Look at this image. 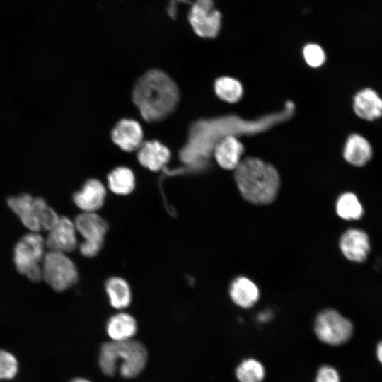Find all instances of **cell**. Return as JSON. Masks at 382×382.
<instances>
[{
	"instance_id": "ffe728a7",
	"label": "cell",
	"mask_w": 382,
	"mask_h": 382,
	"mask_svg": "<svg viewBox=\"0 0 382 382\" xmlns=\"http://www.w3.org/2000/svg\"><path fill=\"white\" fill-rule=\"evenodd\" d=\"M110 303L117 309L127 308L131 303V291L127 282L120 277H112L105 284Z\"/></svg>"
},
{
	"instance_id": "d4e9b609",
	"label": "cell",
	"mask_w": 382,
	"mask_h": 382,
	"mask_svg": "<svg viewBox=\"0 0 382 382\" xmlns=\"http://www.w3.org/2000/svg\"><path fill=\"white\" fill-rule=\"evenodd\" d=\"M18 371V362L11 352L0 349V381L13 379Z\"/></svg>"
},
{
	"instance_id": "83f0119b",
	"label": "cell",
	"mask_w": 382,
	"mask_h": 382,
	"mask_svg": "<svg viewBox=\"0 0 382 382\" xmlns=\"http://www.w3.org/2000/svg\"><path fill=\"white\" fill-rule=\"evenodd\" d=\"M103 241H83L79 246L81 253L86 257L96 256L102 248Z\"/></svg>"
},
{
	"instance_id": "5bb4252c",
	"label": "cell",
	"mask_w": 382,
	"mask_h": 382,
	"mask_svg": "<svg viewBox=\"0 0 382 382\" xmlns=\"http://www.w3.org/2000/svg\"><path fill=\"white\" fill-rule=\"evenodd\" d=\"M232 301L242 308L253 306L260 299V289L249 278L239 276L233 279L229 286Z\"/></svg>"
},
{
	"instance_id": "484cf974",
	"label": "cell",
	"mask_w": 382,
	"mask_h": 382,
	"mask_svg": "<svg viewBox=\"0 0 382 382\" xmlns=\"http://www.w3.org/2000/svg\"><path fill=\"white\" fill-rule=\"evenodd\" d=\"M303 57L307 64L312 67L322 65L325 60L323 50L318 45L308 44L303 48Z\"/></svg>"
},
{
	"instance_id": "9c48e42d",
	"label": "cell",
	"mask_w": 382,
	"mask_h": 382,
	"mask_svg": "<svg viewBox=\"0 0 382 382\" xmlns=\"http://www.w3.org/2000/svg\"><path fill=\"white\" fill-rule=\"evenodd\" d=\"M45 245L49 250L66 253L77 245L76 230L74 221L64 216L48 231Z\"/></svg>"
},
{
	"instance_id": "9a60e30c",
	"label": "cell",
	"mask_w": 382,
	"mask_h": 382,
	"mask_svg": "<svg viewBox=\"0 0 382 382\" xmlns=\"http://www.w3.org/2000/svg\"><path fill=\"white\" fill-rule=\"evenodd\" d=\"M170 157L169 149L158 141L142 143L137 154L139 163L151 171L162 169L168 162Z\"/></svg>"
},
{
	"instance_id": "8992f818",
	"label": "cell",
	"mask_w": 382,
	"mask_h": 382,
	"mask_svg": "<svg viewBox=\"0 0 382 382\" xmlns=\"http://www.w3.org/2000/svg\"><path fill=\"white\" fill-rule=\"evenodd\" d=\"M42 279L54 291H63L77 282L78 272L66 253L49 250L42 263Z\"/></svg>"
},
{
	"instance_id": "ba28073f",
	"label": "cell",
	"mask_w": 382,
	"mask_h": 382,
	"mask_svg": "<svg viewBox=\"0 0 382 382\" xmlns=\"http://www.w3.org/2000/svg\"><path fill=\"white\" fill-rule=\"evenodd\" d=\"M195 33L202 37H215L221 28V14L213 0H195L188 15Z\"/></svg>"
},
{
	"instance_id": "e0dca14e",
	"label": "cell",
	"mask_w": 382,
	"mask_h": 382,
	"mask_svg": "<svg viewBox=\"0 0 382 382\" xmlns=\"http://www.w3.org/2000/svg\"><path fill=\"white\" fill-rule=\"evenodd\" d=\"M243 151L242 144L233 136L221 139L215 146L214 156L218 164L226 170L236 169Z\"/></svg>"
},
{
	"instance_id": "d6986e66",
	"label": "cell",
	"mask_w": 382,
	"mask_h": 382,
	"mask_svg": "<svg viewBox=\"0 0 382 382\" xmlns=\"http://www.w3.org/2000/svg\"><path fill=\"white\" fill-rule=\"evenodd\" d=\"M106 329L112 341H126L131 340L136 334L137 325L131 315L120 313L109 319Z\"/></svg>"
},
{
	"instance_id": "603a6c76",
	"label": "cell",
	"mask_w": 382,
	"mask_h": 382,
	"mask_svg": "<svg viewBox=\"0 0 382 382\" xmlns=\"http://www.w3.org/2000/svg\"><path fill=\"white\" fill-rule=\"evenodd\" d=\"M265 376L263 365L255 359L243 360L236 370L239 382H262Z\"/></svg>"
},
{
	"instance_id": "30bf717a",
	"label": "cell",
	"mask_w": 382,
	"mask_h": 382,
	"mask_svg": "<svg viewBox=\"0 0 382 382\" xmlns=\"http://www.w3.org/2000/svg\"><path fill=\"white\" fill-rule=\"evenodd\" d=\"M368 234L359 228H349L340 238V248L343 255L355 262L365 261L370 252Z\"/></svg>"
},
{
	"instance_id": "2e32d148",
	"label": "cell",
	"mask_w": 382,
	"mask_h": 382,
	"mask_svg": "<svg viewBox=\"0 0 382 382\" xmlns=\"http://www.w3.org/2000/svg\"><path fill=\"white\" fill-rule=\"evenodd\" d=\"M74 223L84 241H104L108 223L96 213L83 212L76 217Z\"/></svg>"
},
{
	"instance_id": "4316f807",
	"label": "cell",
	"mask_w": 382,
	"mask_h": 382,
	"mask_svg": "<svg viewBox=\"0 0 382 382\" xmlns=\"http://www.w3.org/2000/svg\"><path fill=\"white\" fill-rule=\"evenodd\" d=\"M315 382H340V378L335 368L325 365L318 370Z\"/></svg>"
},
{
	"instance_id": "ac0fdd59",
	"label": "cell",
	"mask_w": 382,
	"mask_h": 382,
	"mask_svg": "<svg viewBox=\"0 0 382 382\" xmlns=\"http://www.w3.org/2000/svg\"><path fill=\"white\" fill-rule=\"evenodd\" d=\"M373 149L369 141L359 134H352L347 139L343 156L349 163L361 167L372 158Z\"/></svg>"
},
{
	"instance_id": "7a4b0ae2",
	"label": "cell",
	"mask_w": 382,
	"mask_h": 382,
	"mask_svg": "<svg viewBox=\"0 0 382 382\" xmlns=\"http://www.w3.org/2000/svg\"><path fill=\"white\" fill-rule=\"evenodd\" d=\"M235 180L241 196L253 204H269L277 195L280 180L276 169L256 158H246L235 169Z\"/></svg>"
},
{
	"instance_id": "44dd1931",
	"label": "cell",
	"mask_w": 382,
	"mask_h": 382,
	"mask_svg": "<svg viewBox=\"0 0 382 382\" xmlns=\"http://www.w3.org/2000/svg\"><path fill=\"white\" fill-rule=\"evenodd\" d=\"M339 217L347 221L358 220L364 214V208L357 196L352 192H345L339 196L335 204Z\"/></svg>"
},
{
	"instance_id": "cb8c5ba5",
	"label": "cell",
	"mask_w": 382,
	"mask_h": 382,
	"mask_svg": "<svg viewBox=\"0 0 382 382\" xmlns=\"http://www.w3.org/2000/svg\"><path fill=\"white\" fill-rule=\"evenodd\" d=\"M215 91L221 100L228 103H236L242 96L243 88L236 79L224 76L216 81Z\"/></svg>"
},
{
	"instance_id": "7402d4cb",
	"label": "cell",
	"mask_w": 382,
	"mask_h": 382,
	"mask_svg": "<svg viewBox=\"0 0 382 382\" xmlns=\"http://www.w3.org/2000/svg\"><path fill=\"white\" fill-rule=\"evenodd\" d=\"M108 180L110 190L117 195H128L135 186L134 173L126 167H118L113 170L108 175Z\"/></svg>"
},
{
	"instance_id": "4fadbf2b",
	"label": "cell",
	"mask_w": 382,
	"mask_h": 382,
	"mask_svg": "<svg viewBox=\"0 0 382 382\" xmlns=\"http://www.w3.org/2000/svg\"><path fill=\"white\" fill-rule=\"evenodd\" d=\"M353 109L355 114L362 120H377L382 116V98L374 89H361L354 97Z\"/></svg>"
},
{
	"instance_id": "3957f363",
	"label": "cell",
	"mask_w": 382,
	"mask_h": 382,
	"mask_svg": "<svg viewBox=\"0 0 382 382\" xmlns=\"http://www.w3.org/2000/svg\"><path fill=\"white\" fill-rule=\"evenodd\" d=\"M119 361L121 376L127 378L135 377L146 365L147 351L142 343L132 340L104 343L99 356L103 373L109 376L114 375Z\"/></svg>"
},
{
	"instance_id": "5b68a950",
	"label": "cell",
	"mask_w": 382,
	"mask_h": 382,
	"mask_svg": "<svg viewBox=\"0 0 382 382\" xmlns=\"http://www.w3.org/2000/svg\"><path fill=\"white\" fill-rule=\"evenodd\" d=\"M45 240L37 232L24 235L13 250V261L17 270L30 280L42 279V263L45 255Z\"/></svg>"
},
{
	"instance_id": "52a82bcc",
	"label": "cell",
	"mask_w": 382,
	"mask_h": 382,
	"mask_svg": "<svg viewBox=\"0 0 382 382\" xmlns=\"http://www.w3.org/2000/svg\"><path fill=\"white\" fill-rule=\"evenodd\" d=\"M313 328L319 340L332 346L347 342L353 333L351 321L332 308L324 309L317 314Z\"/></svg>"
},
{
	"instance_id": "1f68e13d",
	"label": "cell",
	"mask_w": 382,
	"mask_h": 382,
	"mask_svg": "<svg viewBox=\"0 0 382 382\" xmlns=\"http://www.w3.org/2000/svg\"><path fill=\"white\" fill-rule=\"evenodd\" d=\"M70 382H91V381H89L88 380H86L85 378H75V379L72 380Z\"/></svg>"
},
{
	"instance_id": "8fae6325",
	"label": "cell",
	"mask_w": 382,
	"mask_h": 382,
	"mask_svg": "<svg viewBox=\"0 0 382 382\" xmlns=\"http://www.w3.org/2000/svg\"><path fill=\"white\" fill-rule=\"evenodd\" d=\"M112 141L126 151H132L142 144L143 132L135 120L124 119L117 122L112 132Z\"/></svg>"
},
{
	"instance_id": "f546056e",
	"label": "cell",
	"mask_w": 382,
	"mask_h": 382,
	"mask_svg": "<svg viewBox=\"0 0 382 382\" xmlns=\"http://www.w3.org/2000/svg\"><path fill=\"white\" fill-rule=\"evenodd\" d=\"M376 356L379 362L382 364V341L380 342L377 345Z\"/></svg>"
},
{
	"instance_id": "4dcf8cb0",
	"label": "cell",
	"mask_w": 382,
	"mask_h": 382,
	"mask_svg": "<svg viewBox=\"0 0 382 382\" xmlns=\"http://www.w3.org/2000/svg\"><path fill=\"white\" fill-rule=\"evenodd\" d=\"M270 313L267 311V312L260 313L258 319L261 322H265L270 319Z\"/></svg>"
},
{
	"instance_id": "7c38bea8",
	"label": "cell",
	"mask_w": 382,
	"mask_h": 382,
	"mask_svg": "<svg viewBox=\"0 0 382 382\" xmlns=\"http://www.w3.org/2000/svg\"><path fill=\"white\" fill-rule=\"evenodd\" d=\"M105 195L103 185L96 179H90L74 194L73 200L83 212H95L103 206Z\"/></svg>"
},
{
	"instance_id": "f1b7e54d",
	"label": "cell",
	"mask_w": 382,
	"mask_h": 382,
	"mask_svg": "<svg viewBox=\"0 0 382 382\" xmlns=\"http://www.w3.org/2000/svg\"><path fill=\"white\" fill-rule=\"evenodd\" d=\"M183 0H170L169 6L168 7V12L170 17L175 18L176 15V4Z\"/></svg>"
},
{
	"instance_id": "277c9868",
	"label": "cell",
	"mask_w": 382,
	"mask_h": 382,
	"mask_svg": "<svg viewBox=\"0 0 382 382\" xmlns=\"http://www.w3.org/2000/svg\"><path fill=\"white\" fill-rule=\"evenodd\" d=\"M8 207L31 232L50 231L60 216L41 197L23 193L8 199Z\"/></svg>"
},
{
	"instance_id": "6da1fadb",
	"label": "cell",
	"mask_w": 382,
	"mask_h": 382,
	"mask_svg": "<svg viewBox=\"0 0 382 382\" xmlns=\"http://www.w3.org/2000/svg\"><path fill=\"white\" fill-rule=\"evenodd\" d=\"M132 98L144 120L158 122L175 110L179 92L169 76L159 70H151L137 81Z\"/></svg>"
}]
</instances>
